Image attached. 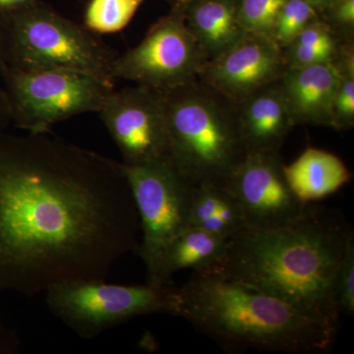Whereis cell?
Listing matches in <instances>:
<instances>
[{"label": "cell", "mask_w": 354, "mask_h": 354, "mask_svg": "<svg viewBox=\"0 0 354 354\" xmlns=\"http://www.w3.org/2000/svg\"><path fill=\"white\" fill-rule=\"evenodd\" d=\"M139 234L122 162L50 132L0 131V292L106 279Z\"/></svg>", "instance_id": "1"}, {"label": "cell", "mask_w": 354, "mask_h": 354, "mask_svg": "<svg viewBox=\"0 0 354 354\" xmlns=\"http://www.w3.org/2000/svg\"><path fill=\"white\" fill-rule=\"evenodd\" d=\"M353 228L342 212L309 203L288 227L230 237L213 272L279 298L339 330L334 281Z\"/></svg>", "instance_id": "2"}, {"label": "cell", "mask_w": 354, "mask_h": 354, "mask_svg": "<svg viewBox=\"0 0 354 354\" xmlns=\"http://www.w3.org/2000/svg\"><path fill=\"white\" fill-rule=\"evenodd\" d=\"M174 316L232 353H326L337 334L279 298L209 272L194 271L177 288Z\"/></svg>", "instance_id": "3"}, {"label": "cell", "mask_w": 354, "mask_h": 354, "mask_svg": "<svg viewBox=\"0 0 354 354\" xmlns=\"http://www.w3.org/2000/svg\"><path fill=\"white\" fill-rule=\"evenodd\" d=\"M169 165L190 186H228L248 152L236 102L197 80L165 92Z\"/></svg>", "instance_id": "4"}, {"label": "cell", "mask_w": 354, "mask_h": 354, "mask_svg": "<svg viewBox=\"0 0 354 354\" xmlns=\"http://www.w3.org/2000/svg\"><path fill=\"white\" fill-rule=\"evenodd\" d=\"M6 20L3 65L20 69L80 72L113 84L115 55L97 35L35 0Z\"/></svg>", "instance_id": "5"}, {"label": "cell", "mask_w": 354, "mask_h": 354, "mask_svg": "<svg viewBox=\"0 0 354 354\" xmlns=\"http://www.w3.org/2000/svg\"><path fill=\"white\" fill-rule=\"evenodd\" d=\"M0 74L10 121L28 133L50 132L73 116L97 113L115 90L113 84L69 70L2 65Z\"/></svg>", "instance_id": "6"}, {"label": "cell", "mask_w": 354, "mask_h": 354, "mask_svg": "<svg viewBox=\"0 0 354 354\" xmlns=\"http://www.w3.org/2000/svg\"><path fill=\"white\" fill-rule=\"evenodd\" d=\"M44 295L53 315L79 337L91 339L136 317L156 313L174 316L177 286L79 281L51 286Z\"/></svg>", "instance_id": "7"}, {"label": "cell", "mask_w": 354, "mask_h": 354, "mask_svg": "<svg viewBox=\"0 0 354 354\" xmlns=\"http://www.w3.org/2000/svg\"><path fill=\"white\" fill-rule=\"evenodd\" d=\"M208 62L184 18L183 7L151 26L141 43L116 57L113 75L136 85L169 92L199 80Z\"/></svg>", "instance_id": "8"}, {"label": "cell", "mask_w": 354, "mask_h": 354, "mask_svg": "<svg viewBox=\"0 0 354 354\" xmlns=\"http://www.w3.org/2000/svg\"><path fill=\"white\" fill-rule=\"evenodd\" d=\"M123 169L139 215L141 239L137 253L146 268V283H150L167 247L189 227L192 186L169 164L123 165Z\"/></svg>", "instance_id": "9"}, {"label": "cell", "mask_w": 354, "mask_h": 354, "mask_svg": "<svg viewBox=\"0 0 354 354\" xmlns=\"http://www.w3.org/2000/svg\"><path fill=\"white\" fill-rule=\"evenodd\" d=\"M97 113L118 146L123 165H169L165 92L139 85L114 90Z\"/></svg>", "instance_id": "10"}, {"label": "cell", "mask_w": 354, "mask_h": 354, "mask_svg": "<svg viewBox=\"0 0 354 354\" xmlns=\"http://www.w3.org/2000/svg\"><path fill=\"white\" fill-rule=\"evenodd\" d=\"M279 152L248 153L227 187L241 205L245 230L253 232L288 227L304 215L301 201L286 180Z\"/></svg>", "instance_id": "11"}, {"label": "cell", "mask_w": 354, "mask_h": 354, "mask_svg": "<svg viewBox=\"0 0 354 354\" xmlns=\"http://www.w3.org/2000/svg\"><path fill=\"white\" fill-rule=\"evenodd\" d=\"M288 70L283 51L268 37L245 32L236 43L209 60L199 81L235 102L281 80Z\"/></svg>", "instance_id": "12"}, {"label": "cell", "mask_w": 354, "mask_h": 354, "mask_svg": "<svg viewBox=\"0 0 354 354\" xmlns=\"http://www.w3.org/2000/svg\"><path fill=\"white\" fill-rule=\"evenodd\" d=\"M236 106L247 152H279L295 127L279 80L254 91Z\"/></svg>", "instance_id": "13"}, {"label": "cell", "mask_w": 354, "mask_h": 354, "mask_svg": "<svg viewBox=\"0 0 354 354\" xmlns=\"http://www.w3.org/2000/svg\"><path fill=\"white\" fill-rule=\"evenodd\" d=\"M332 64L288 68L279 83L295 127L332 128V109L339 85Z\"/></svg>", "instance_id": "14"}, {"label": "cell", "mask_w": 354, "mask_h": 354, "mask_svg": "<svg viewBox=\"0 0 354 354\" xmlns=\"http://www.w3.org/2000/svg\"><path fill=\"white\" fill-rule=\"evenodd\" d=\"M183 11L186 25L208 62L245 34L239 18V0H192Z\"/></svg>", "instance_id": "15"}, {"label": "cell", "mask_w": 354, "mask_h": 354, "mask_svg": "<svg viewBox=\"0 0 354 354\" xmlns=\"http://www.w3.org/2000/svg\"><path fill=\"white\" fill-rule=\"evenodd\" d=\"M283 169L291 189L304 203L334 194L351 178L341 158L313 147L307 148L290 165H285Z\"/></svg>", "instance_id": "16"}, {"label": "cell", "mask_w": 354, "mask_h": 354, "mask_svg": "<svg viewBox=\"0 0 354 354\" xmlns=\"http://www.w3.org/2000/svg\"><path fill=\"white\" fill-rule=\"evenodd\" d=\"M227 241L225 237L200 228H186L165 249L150 283L171 285L172 276L181 270L205 271L209 269L223 257Z\"/></svg>", "instance_id": "17"}, {"label": "cell", "mask_w": 354, "mask_h": 354, "mask_svg": "<svg viewBox=\"0 0 354 354\" xmlns=\"http://www.w3.org/2000/svg\"><path fill=\"white\" fill-rule=\"evenodd\" d=\"M189 227L230 239L245 230L243 214L236 197L227 186L202 184L191 187Z\"/></svg>", "instance_id": "18"}, {"label": "cell", "mask_w": 354, "mask_h": 354, "mask_svg": "<svg viewBox=\"0 0 354 354\" xmlns=\"http://www.w3.org/2000/svg\"><path fill=\"white\" fill-rule=\"evenodd\" d=\"M342 41L323 19L310 23L283 51L288 68L333 64L339 55Z\"/></svg>", "instance_id": "19"}, {"label": "cell", "mask_w": 354, "mask_h": 354, "mask_svg": "<svg viewBox=\"0 0 354 354\" xmlns=\"http://www.w3.org/2000/svg\"><path fill=\"white\" fill-rule=\"evenodd\" d=\"M332 64L339 76L333 102L332 128L344 131L354 125V41H344Z\"/></svg>", "instance_id": "20"}, {"label": "cell", "mask_w": 354, "mask_h": 354, "mask_svg": "<svg viewBox=\"0 0 354 354\" xmlns=\"http://www.w3.org/2000/svg\"><path fill=\"white\" fill-rule=\"evenodd\" d=\"M147 0H90L84 14V27L95 35L115 34L131 22Z\"/></svg>", "instance_id": "21"}, {"label": "cell", "mask_w": 354, "mask_h": 354, "mask_svg": "<svg viewBox=\"0 0 354 354\" xmlns=\"http://www.w3.org/2000/svg\"><path fill=\"white\" fill-rule=\"evenodd\" d=\"M320 18V12L307 0H288L279 13L272 39L285 50L310 23Z\"/></svg>", "instance_id": "22"}, {"label": "cell", "mask_w": 354, "mask_h": 354, "mask_svg": "<svg viewBox=\"0 0 354 354\" xmlns=\"http://www.w3.org/2000/svg\"><path fill=\"white\" fill-rule=\"evenodd\" d=\"M288 0H239V18L244 32L272 39V32Z\"/></svg>", "instance_id": "23"}, {"label": "cell", "mask_w": 354, "mask_h": 354, "mask_svg": "<svg viewBox=\"0 0 354 354\" xmlns=\"http://www.w3.org/2000/svg\"><path fill=\"white\" fill-rule=\"evenodd\" d=\"M335 305L339 315L354 313V234L349 237L346 250L337 266L334 281Z\"/></svg>", "instance_id": "24"}, {"label": "cell", "mask_w": 354, "mask_h": 354, "mask_svg": "<svg viewBox=\"0 0 354 354\" xmlns=\"http://www.w3.org/2000/svg\"><path fill=\"white\" fill-rule=\"evenodd\" d=\"M320 17L342 41H354V0H334L320 11Z\"/></svg>", "instance_id": "25"}, {"label": "cell", "mask_w": 354, "mask_h": 354, "mask_svg": "<svg viewBox=\"0 0 354 354\" xmlns=\"http://www.w3.org/2000/svg\"><path fill=\"white\" fill-rule=\"evenodd\" d=\"M22 342L19 335L0 317V354L19 353Z\"/></svg>", "instance_id": "26"}, {"label": "cell", "mask_w": 354, "mask_h": 354, "mask_svg": "<svg viewBox=\"0 0 354 354\" xmlns=\"http://www.w3.org/2000/svg\"><path fill=\"white\" fill-rule=\"evenodd\" d=\"M34 1L35 0H0V14H7L19 10Z\"/></svg>", "instance_id": "27"}, {"label": "cell", "mask_w": 354, "mask_h": 354, "mask_svg": "<svg viewBox=\"0 0 354 354\" xmlns=\"http://www.w3.org/2000/svg\"><path fill=\"white\" fill-rule=\"evenodd\" d=\"M9 121H10V116H9L6 95H4L3 90L0 88V131H2Z\"/></svg>", "instance_id": "28"}, {"label": "cell", "mask_w": 354, "mask_h": 354, "mask_svg": "<svg viewBox=\"0 0 354 354\" xmlns=\"http://www.w3.org/2000/svg\"><path fill=\"white\" fill-rule=\"evenodd\" d=\"M6 20L3 15L0 14V67L6 62Z\"/></svg>", "instance_id": "29"}, {"label": "cell", "mask_w": 354, "mask_h": 354, "mask_svg": "<svg viewBox=\"0 0 354 354\" xmlns=\"http://www.w3.org/2000/svg\"><path fill=\"white\" fill-rule=\"evenodd\" d=\"M311 6L315 7L317 10L320 12L322 11L325 7L329 6L330 3H332L334 0H307Z\"/></svg>", "instance_id": "30"}, {"label": "cell", "mask_w": 354, "mask_h": 354, "mask_svg": "<svg viewBox=\"0 0 354 354\" xmlns=\"http://www.w3.org/2000/svg\"><path fill=\"white\" fill-rule=\"evenodd\" d=\"M169 1L171 2V7H184L186 6V4L189 3L190 1H192V0H169Z\"/></svg>", "instance_id": "31"}]
</instances>
